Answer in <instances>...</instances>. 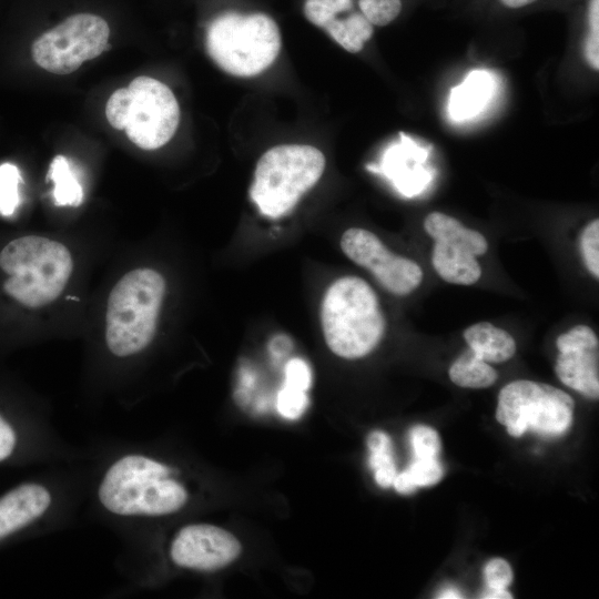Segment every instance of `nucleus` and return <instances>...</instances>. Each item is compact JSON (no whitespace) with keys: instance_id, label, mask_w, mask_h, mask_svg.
Returning <instances> with one entry per match:
<instances>
[{"instance_id":"nucleus-9","label":"nucleus","mask_w":599,"mask_h":599,"mask_svg":"<svg viewBox=\"0 0 599 599\" xmlns=\"http://www.w3.org/2000/svg\"><path fill=\"white\" fill-rule=\"evenodd\" d=\"M110 37L108 22L93 13H75L41 34L32 44L33 61L54 74H69L100 55Z\"/></svg>"},{"instance_id":"nucleus-33","label":"nucleus","mask_w":599,"mask_h":599,"mask_svg":"<svg viewBox=\"0 0 599 599\" xmlns=\"http://www.w3.org/2000/svg\"><path fill=\"white\" fill-rule=\"evenodd\" d=\"M393 485L400 494H409L417 488L405 470L400 474H396Z\"/></svg>"},{"instance_id":"nucleus-16","label":"nucleus","mask_w":599,"mask_h":599,"mask_svg":"<svg viewBox=\"0 0 599 599\" xmlns=\"http://www.w3.org/2000/svg\"><path fill=\"white\" fill-rule=\"evenodd\" d=\"M493 91V82L484 71L471 72L466 80L451 90L449 113L457 121L478 114L487 104Z\"/></svg>"},{"instance_id":"nucleus-27","label":"nucleus","mask_w":599,"mask_h":599,"mask_svg":"<svg viewBox=\"0 0 599 599\" xmlns=\"http://www.w3.org/2000/svg\"><path fill=\"white\" fill-rule=\"evenodd\" d=\"M416 487L433 486L443 477V467L437 458H415L405 470Z\"/></svg>"},{"instance_id":"nucleus-36","label":"nucleus","mask_w":599,"mask_h":599,"mask_svg":"<svg viewBox=\"0 0 599 599\" xmlns=\"http://www.w3.org/2000/svg\"><path fill=\"white\" fill-rule=\"evenodd\" d=\"M460 593L455 590V589H447V590H444L439 593L438 598H444V599H455V598H460Z\"/></svg>"},{"instance_id":"nucleus-13","label":"nucleus","mask_w":599,"mask_h":599,"mask_svg":"<svg viewBox=\"0 0 599 599\" xmlns=\"http://www.w3.org/2000/svg\"><path fill=\"white\" fill-rule=\"evenodd\" d=\"M240 552L241 545L231 532L209 524L183 527L170 548L175 565L201 571L221 569L235 560Z\"/></svg>"},{"instance_id":"nucleus-10","label":"nucleus","mask_w":599,"mask_h":599,"mask_svg":"<svg viewBox=\"0 0 599 599\" xmlns=\"http://www.w3.org/2000/svg\"><path fill=\"white\" fill-rule=\"evenodd\" d=\"M424 230L434 241L432 265L441 280L465 286L479 281L481 267L476 257L488 251L480 232L441 212L429 213Z\"/></svg>"},{"instance_id":"nucleus-14","label":"nucleus","mask_w":599,"mask_h":599,"mask_svg":"<svg viewBox=\"0 0 599 599\" xmlns=\"http://www.w3.org/2000/svg\"><path fill=\"white\" fill-rule=\"evenodd\" d=\"M51 495L39 484H23L0 498V539L30 525L50 507Z\"/></svg>"},{"instance_id":"nucleus-25","label":"nucleus","mask_w":599,"mask_h":599,"mask_svg":"<svg viewBox=\"0 0 599 599\" xmlns=\"http://www.w3.org/2000/svg\"><path fill=\"white\" fill-rule=\"evenodd\" d=\"M588 33L585 40V57L596 71L599 69V0H589L587 9Z\"/></svg>"},{"instance_id":"nucleus-20","label":"nucleus","mask_w":599,"mask_h":599,"mask_svg":"<svg viewBox=\"0 0 599 599\" xmlns=\"http://www.w3.org/2000/svg\"><path fill=\"white\" fill-rule=\"evenodd\" d=\"M20 181V172L14 164H0V215L11 216L19 206Z\"/></svg>"},{"instance_id":"nucleus-35","label":"nucleus","mask_w":599,"mask_h":599,"mask_svg":"<svg viewBox=\"0 0 599 599\" xmlns=\"http://www.w3.org/2000/svg\"><path fill=\"white\" fill-rule=\"evenodd\" d=\"M504 7L509 9H520L538 0H498Z\"/></svg>"},{"instance_id":"nucleus-4","label":"nucleus","mask_w":599,"mask_h":599,"mask_svg":"<svg viewBox=\"0 0 599 599\" xmlns=\"http://www.w3.org/2000/svg\"><path fill=\"white\" fill-rule=\"evenodd\" d=\"M165 287L164 277L149 267L128 272L113 286L105 314V342L113 355H134L153 341Z\"/></svg>"},{"instance_id":"nucleus-31","label":"nucleus","mask_w":599,"mask_h":599,"mask_svg":"<svg viewBox=\"0 0 599 599\" xmlns=\"http://www.w3.org/2000/svg\"><path fill=\"white\" fill-rule=\"evenodd\" d=\"M16 439L14 430L0 416V461L7 459L12 454Z\"/></svg>"},{"instance_id":"nucleus-24","label":"nucleus","mask_w":599,"mask_h":599,"mask_svg":"<svg viewBox=\"0 0 599 599\" xmlns=\"http://www.w3.org/2000/svg\"><path fill=\"white\" fill-rule=\"evenodd\" d=\"M307 390L284 383L277 395V410L287 419L298 418L308 405Z\"/></svg>"},{"instance_id":"nucleus-30","label":"nucleus","mask_w":599,"mask_h":599,"mask_svg":"<svg viewBox=\"0 0 599 599\" xmlns=\"http://www.w3.org/2000/svg\"><path fill=\"white\" fill-rule=\"evenodd\" d=\"M284 383L295 385L307 390L311 386L312 375L306 362L301 358H293L287 362L284 368Z\"/></svg>"},{"instance_id":"nucleus-28","label":"nucleus","mask_w":599,"mask_h":599,"mask_svg":"<svg viewBox=\"0 0 599 599\" xmlns=\"http://www.w3.org/2000/svg\"><path fill=\"white\" fill-rule=\"evenodd\" d=\"M369 466L374 470L375 480L380 487L387 488L393 485L397 473L392 448L370 451Z\"/></svg>"},{"instance_id":"nucleus-6","label":"nucleus","mask_w":599,"mask_h":599,"mask_svg":"<svg viewBox=\"0 0 599 599\" xmlns=\"http://www.w3.org/2000/svg\"><path fill=\"white\" fill-rule=\"evenodd\" d=\"M325 156L305 144H284L267 150L257 161L250 197L262 215H287L321 179Z\"/></svg>"},{"instance_id":"nucleus-11","label":"nucleus","mask_w":599,"mask_h":599,"mask_svg":"<svg viewBox=\"0 0 599 599\" xmlns=\"http://www.w3.org/2000/svg\"><path fill=\"white\" fill-rule=\"evenodd\" d=\"M343 253L364 267L389 293L406 296L423 282L420 265L390 252L377 235L368 230L351 227L341 237Z\"/></svg>"},{"instance_id":"nucleus-15","label":"nucleus","mask_w":599,"mask_h":599,"mask_svg":"<svg viewBox=\"0 0 599 599\" xmlns=\"http://www.w3.org/2000/svg\"><path fill=\"white\" fill-rule=\"evenodd\" d=\"M468 349L479 359L499 364L516 353V342L505 329L488 322L468 326L463 333Z\"/></svg>"},{"instance_id":"nucleus-21","label":"nucleus","mask_w":599,"mask_h":599,"mask_svg":"<svg viewBox=\"0 0 599 599\" xmlns=\"http://www.w3.org/2000/svg\"><path fill=\"white\" fill-rule=\"evenodd\" d=\"M352 8L353 0H305L303 10L311 23L324 28L327 22Z\"/></svg>"},{"instance_id":"nucleus-34","label":"nucleus","mask_w":599,"mask_h":599,"mask_svg":"<svg viewBox=\"0 0 599 599\" xmlns=\"http://www.w3.org/2000/svg\"><path fill=\"white\" fill-rule=\"evenodd\" d=\"M481 598H485V599H511L512 596L510 595V592L507 591V589L487 588V590L484 591Z\"/></svg>"},{"instance_id":"nucleus-8","label":"nucleus","mask_w":599,"mask_h":599,"mask_svg":"<svg viewBox=\"0 0 599 599\" xmlns=\"http://www.w3.org/2000/svg\"><path fill=\"white\" fill-rule=\"evenodd\" d=\"M573 408V399L566 392L545 383L519 379L500 389L496 419L514 437L527 430L552 437L570 427Z\"/></svg>"},{"instance_id":"nucleus-19","label":"nucleus","mask_w":599,"mask_h":599,"mask_svg":"<svg viewBox=\"0 0 599 599\" xmlns=\"http://www.w3.org/2000/svg\"><path fill=\"white\" fill-rule=\"evenodd\" d=\"M49 179L53 182V197L58 206H79L83 201V189L63 155L52 160Z\"/></svg>"},{"instance_id":"nucleus-18","label":"nucleus","mask_w":599,"mask_h":599,"mask_svg":"<svg viewBox=\"0 0 599 599\" xmlns=\"http://www.w3.org/2000/svg\"><path fill=\"white\" fill-rule=\"evenodd\" d=\"M448 375L455 385L464 388H486L498 378L496 369L468 348L453 362Z\"/></svg>"},{"instance_id":"nucleus-2","label":"nucleus","mask_w":599,"mask_h":599,"mask_svg":"<svg viewBox=\"0 0 599 599\" xmlns=\"http://www.w3.org/2000/svg\"><path fill=\"white\" fill-rule=\"evenodd\" d=\"M172 469L143 455H125L105 471L99 500L120 516H162L180 510L187 500L185 488L172 479Z\"/></svg>"},{"instance_id":"nucleus-22","label":"nucleus","mask_w":599,"mask_h":599,"mask_svg":"<svg viewBox=\"0 0 599 599\" xmlns=\"http://www.w3.org/2000/svg\"><path fill=\"white\" fill-rule=\"evenodd\" d=\"M581 257L588 272L599 278V220L590 221L581 231L579 238Z\"/></svg>"},{"instance_id":"nucleus-32","label":"nucleus","mask_w":599,"mask_h":599,"mask_svg":"<svg viewBox=\"0 0 599 599\" xmlns=\"http://www.w3.org/2000/svg\"><path fill=\"white\" fill-rule=\"evenodd\" d=\"M367 445H368L369 451L392 448L390 438L385 433L379 432V430L373 432L368 436Z\"/></svg>"},{"instance_id":"nucleus-29","label":"nucleus","mask_w":599,"mask_h":599,"mask_svg":"<svg viewBox=\"0 0 599 599\" xmlns=\"http://www.w3.org/2000/svg\"><path fill=\"white\" fill-rule=\"evenodd\" d=\"M485 581L487 588L507 589L512 580V571L509 564L501 558H494L485 566Z\"/></svg>"},{"instance_id":"nucleus-17","label":"nucleus","mask_w":599,"mask_h":599,"mask_svg":"<svg viewBox=\"0 0 599 599\" xmlns=\"http://www.w3.org/2000/svg\"><path fill=\"white\" fill-rule=\"evenodd\" d=\"M323 29L351 53L359 52L374 33V26L357 11L344 18H334Z\"/></svg>"},{"instance_id":"nucleus-7","label":"nucleus","mask_w":599,"mask_h":599,"mask_svg":"<svg viewBox=\"0 0 599 599\" xmlns=\"http://www.w3.org/2000/svg\"><path fill=\"white\" fill-rule=\"evenodd\" d=\"M105 116L111 126L124 130L133 144L151 151L163 146L174 135L180 106L166 84L141 75L110 95Z\"/></svg>"},{"instance_id":"nucleus-12","label":"nucleus","mask_w":599,"mask_h":599,"mask_svg":"<svg viewBox=\"0 0 599 599\" xmlns=\"http://www.w3.org/2000/svg\"><path fill=\"white\" fill-rule=\"evenodd\" d=\"M555 372L569 388L592 399L599 397V339L587 325H576L556 339Z\"/></svg>"},{"instance_id":"nucleus-1","label":"nucleus","mask_w":599,"mask_h":599,"mask_svg":"<svg viewBox=\"0 0 599 599\" xmlns=\"http://www.w3.org/2000/svg\"><path fill=\"white\" fill-rule=\"evenodd\" d=\"M321 325L328 348L346 359L362 358L382 341L386 321L378 297L358 276L334 281L321 305Z\"/></svg>"},{"instance_id":"nucleus-26","label":"nucleus","mask_w":599,"mask_h":599,"mask_svg":"<svg viewBox=\"0 0 599 599\" xmlns=\"http://www.w3.org/2000/svg\"><path fill=\"white\" fill-rule=\"evenodd\" d=\"M410 440L415 458H437L440 450L438 434L428 426H416L410 430Z\"/></svg>"},{"instance_id":"nucleus-5","label":"nucleus","mask_w":599,"mask_h":599,"mask_svg":"<svg viewBox=\"0 0 599 599\" xmlns=\"http://www.w3.org/2000/svg\"><path fill=\"white\" fill-rule=\"evenodd\" d=\"M281 33L267 14L227 11L207 27L205 47L210 58L226 73L250 78L262 73L277 58Z\"/></svg>"},{"instance_id":"nucleus-23","label":"nucleus","mask_w":599,"mask_h":599,"mask_svg":"<svg viewBox=\"0 0 599 599\" xmlns=\"http://www.w3.org/2000/svg\"><path fill=\"white\" fill-rule=\"evenodd\" d=\"M361 13L373 24L384 27L402 11V0H358Z\"/></svg>"},{"instance_id":"nucleus-3","label":"nucleus","mask_w":599,"mask_h":599,"mask_svg":"<svg viewBox=\"0 0 599 599\" xmlns=\"http://www.w3.org/2000/svg\"><path fill=\"white\" fill-rule=\"evenodd\" d=\"M0 268L8 275L4 293L27 307L38 308L63 292L73 260L64 244L29 235L12 240L1 250Z\"/></svg>"}]
</instances>
